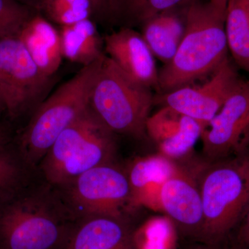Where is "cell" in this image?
Here are the masks:
<instances>
[{
  "label": "cell",
  "mask_w": 249,
  "mask_h": 249,
  "mask_svg": "<svg viewBox=\"0 0 249 249\" xmlns=\"http://www.w3.org/2000/svg\"><path fill=\"white\" fill-rule=\"evenodd\" d=\"M183 11L184 34L175 56L159 72L160 93L191 85L228 58L225 13L201 0H191Z\"/></svg>",
  "instance_id": "1"
},
{
  "label": "cell",
  "mask_w": 249,
  "mask_h": 249,
  "mask_svg": "<svg viewBox=\"0 0 249 249\" xmlns=\"http://www.w3.org/2000/svg\"><path fill=\"white\" fill-rule=\"evenodd\" d=\"M204 224L200 242L216 244L229 239L249 204V153L212 162L198 185Z\"/></svg>",
  "instance_id": "2"
},
{
  "label": "cell",
  "mask_w": 249,
  "mask_h": 249,
  "mask_svg": "<svg viewBox=\"0 0 249 249\" xmlns=\"http://www.w3.org/2000/svg\"><path fill=\"white\" fill-rule=\"evenodd\" d=\"M115 134L89 106L62 131L42 159L46 178L54 185H69L91 168L113 163Z\"/></svg>",
  "instance_id": "3"
},
{
  "label": "cell",
  "mask_w": 249,
  "mask_h": 249,
  "mask_svg": "<svg viewBox=\"0 0 249 249\" xmlns=\"http://www.w3.org/2000/svg\"><path fill=\"white\" fill-rule=\"evenodd\" d=\"M104 55L83 67L40 104L19 139V154L24 163L33 165L42 160L62 131L89 107Z\"/></svg>",
  "instance_id": "4"
},
{
  "label": "cell",
  "mask_w": 249,
  "mask_h": 249,
  "mask_svg": "<svg viewBox=\"0 0 249 249\" xmlns=\"http://www.w3.org/2000/svg\"><path fill=\"white\" fill-rule=\"evenodd\" d=\"M153 104L150 88L129 78L105 54L89 98L98 119L114 134L142 139Z\"/></svg>",
  "instance_id": "5"
},
{
  "label": "cell",
  "mask_w": 249,
  "mask_h": 249,
  "mask_svg": "<svg viewBox=\"0 0 249 249\" xmlns=\"http://www.w3.org/2000/svg\"><path fill=\"white\" fill-rule=\"evenodd\" d=\"M20 191L0 203V249H55L65 233L56 217Z\"/></svg>",
  "instance_id": "6"
},
{
  "label": "cell",
  "mask_w": 249,
  "mask_h": 249,
  "mask_svg": "<svg viewBox=\"0 0 249 249\" xmlns=\"http://www.w3.org/2000/svg\"><path fill=\"white\" fill-rule=\"evenodd\" d=\"M50 82L19 36L0 40V103L10 117L20 116L38 102Z\"/></svg>",
  "instance_id": "7"
},
{
  "label": "cell",
  "mask_w": 249,
  "mask_h": 249,
  "mask_svg": "<svg viewBox=\"0 0 249 249\" xmlns=\"http://www.w3.org/2000/svg\"><path fill=\"white\" fill-rule=\"evenodd\" d=\"M203 151L211 163L247 152L249 147V79L241 80L220 110L204 126Z\"/></svg>",
  "instance_id": "8"
},
{
  "label": "cell",
  "mask_w": 249,
  "mask_h": 249,
  "mask_svg": "<svg viewBox=\"0 0 249 249\" xmlns=\"http://www.w3.org/2000/svg\"><path fill=\"white\" fill-rule=\"evenodd\" d=\"M69 185L72 201L83 213L124 219L123 210L129 206L130 186L127 173L113 163L91 168Z\"/></svg>",
  "instance_id": "9"
},
{
  "label": "cell",
  "mask_w": 249,
  "mask_h": 249,
  "mask_svg": "<svg viewBox=\"0 0 249 249\" xmlns=\"http://www.w3.org/2000/svg\"><path fill=\"white\" fill-rule=\"evenodd\" d=\"M242 80L229 57L200 85H185L169 92L160 93L154 103H160L201 124H209L220 110Z\"/></svg>",
  "instance_id": "10"
},
{
  "label": "cell",
  "mask_w": 249,
  "mask_h": 249,
  "mask_svg": "<svg viewBox=\"0 0 249 249\" xmlns=\"http://www.w3.org/2000/svg\"><path fill=\"white\" fill-rule=\"evenodd\" d=\"M104 45L107 56L129 78L146 88H157L155 56L142 34L124 27L106 36Z\"/></svg>",
  "instance_id": "11"
},
{
  "label": "cell",
  "mask_w": 249,
  "mask_h": 249,
  "mask_svg": "<svg viewBox=\"0 0 249 249\" xmlns=\"http://www.w3.org/2000/svg\"><path fill=\"white\" fill-rule=\"evenodd\" d=\"M159 195L162 208L178 230L199 242L204 214L200 192L196 183L181 173L163 183Z\"/></svg>",
  "instance_id": "12"
},
{
  "label": "cell",
  "mask_w": 249,
  "mask_h": 249,
  "mask_svg": "<svg viewBox=\"0 0 249 249\" xmlns=\"http://www.w3.org/2000/svg\"><path fill=\"white\" fill-rule=\"evenodd\" d=\"M133 229L125 219L109 216H88L65 231L63 249H134Z\"/></svg>",
  "instance_id": "13"
},
{
  "label": "cell",
  "mask_w": 249,
  "mask_h": 249,
  "mask_svg": "<svg viewBox=\"0 0 249 249\" xmlns=\"http://www.w3.org/2000/svg\"><path fill=\"white\" fill-rule=\"evenodd\" d=\"M18 36L40 71L47 76H53L63 58L59 31L42 16L36 15Z\"/></svg>",
  "instance_id": "14"
},
{
  "label": "cell",
  "mask_w": 249,
  "mask_h": 249,
  "mask_svg": "<svg viewBox=\"0 0 249 249\" xmlns=\"http://www.w3.org/2000/svg\"><path fill=\"white\" fill-rule=\"evenodd\" d=\"M130 186V207L146 205L152 187L161 186L181 173L173 160L161 154L134 160L127 172Z\"/></svg>",
  "instance_id": "15"
},
{
  "label": "cell",
  "mask_w": 249,
  "mask_h": 249,
  "mask_svg": "<svg viewBox=\"0 0 249 249\" xmlns=\"http://www.w3.org/2000/svg\"><path fill=\"white\" fill-rule=\"evenodd\" d=\"M177 10L159 15L142 25L144 40L154 56L165 65L175 56L184 34V16L181 18Z\"/></svg>",
  "instance_id": "16"
},
{
  "label": "cell",
  "mask_w": 249,
  "mask_h": 249,
  "mask_svg": "<svg viewBox=\"0 0 249 249\" xmlns=\"http://www.w3.org/2000/svg\"><path fill=\"white\" fill-rule=\"evenodd\" d=\"M59 33L62 57L70 61L85 67L104 54L103 41L96 25L89 18L63 26Z\"/></svg>",
  "instance_id": "17"
},
{
  "label": "cell",
  "mask_w": 249,
  "mask_h": 249,
  "mask_svg": "<svg viewBox=\"0 0 249 249\" xmlns=\"http://www.w3.org/2000/svg\"><path fill=\"white\" fill-rule=\"evenodd\" d=\"M225 33L234 62L249 73V0H229Z\"/></svg>",
  "instance_id": "18"
},
{
  "label": "cell",
  "mask_w": 249,
  "mask_h": 249,
  "mask_svg": "<svg viewBox=\"0 0 249 249\" xmlns=\"http://www.w3.org/2000/svg\"><path fill=\"white\" fill-rule=\"evenodd\" d=\"M191 0H113L109 16L127 27L143 25L163 13L178 9Z\"/></svg>",
  "instance_id": "19"
},
{
  "label": "cell",
  "mask_w": 249,
  "mask_h": 249,
  "mask_svg": "<svg viewBox=\"0 0 249 249\" xmlns=\"http://www.w3.org/2000/svg\"><path fill=\"white\" fill-rule=\"evenodd\" d=\"M170 219L156 218L132 231L134 249H177L178 232Z\"/></svg>",
  "instance_id": "20"
},
{
  "label": "cell",
  "mask_w": 249,
  "mask_h": 249,
  "mask_svg": "<svg viewBox=\"0 0 249 249\" xmlns=\"http://www.w3.org/2000/svg\"><path fill=\"white\" fill-rule=\"evenodd\" d=\"M204 126L199 121L182 114L178 130L169 138L160 142V154L172 160L188 155L201 138Z\"/></svg>",
  "instance_id": "21"
},
{
  "label": "cell",
  "mask_w": 249,
  "mask_h": 249,
  "mask_svg": "<svg viewBox=\"0 0 249 249\" xmlns=\"http://www.w3.org/2000/svg\"><path fill=\"white\" fill-rule=\"evenodd\" d=\"M5 144L0 145V203L20 191L24 179V161Z\"/></svg>",
  "instance_id": "22"
},
{
  "label": "cell",
  "mask_w": 249,
  "mask_h": 249,
  "mask_svg": "<svg viewBox=\"0 0 249 249\" xmlns=\"http://www.w3.org/2000/svg\"><path fill=\"white\" fill-rule=\"evenodd\" d=\"M46 15L59 25H70L89 18L92 14L90 0H42Z\"/></svg>",
  "instance_id": "23"
},
{
  "label": "cell",
  "mask_w": 249,
  "mask_h": 249,
  "mask_svg": "<svg viewBox=\"0 0 249 249\" xmlns=\"http://www.w3.org/2000/svg\"><path fill=\"white\" fill-rule=\"evenodd\" d=\"M33 16L27 5L17 0H0V40L19 35Z\"/></svg>",
  "instance_id": "24"
},
{
  "label": "cell",
  "mask_w": 249,
  "mask_h": 249,
  "mask_svg": "<svg viewBox=\"0 0 249 249\" xmlns=\"http://www.w3.org/2000/svg\"><path fill=\"white\" fill-rule=\"evenodd\" d=\"M237 243L245 249H249V204L245 215L239 224Z\"/></svg>",
  "instance_id": "25"
},
{
  "label": "cell",
  "mask_w": 249,
  "mask_h": 249,
  "mask_svg": "<svg viewBox=\"0 0 249 249\" xmlns=\"http://www.w3.org/2000/svg\"><path fill=\"white\" fill-rule=\"evenodd\" d=\"M92 14L109 16L113 0H90Z\"/></svg>",
  "instance_id": "26"
},
{
  "label": "cell",
  "mask_w": 249,
  "mask_h": 249,
  "mask_svg": "<svg viewBox=\"0 0 249 249\" xmlns=\"http://www.w3.org/2000/svg\"><path fill=\"white\" fill-rule=\"evenodd\" d=\"M227 241V240L216 244H207L198 242L199 244H197V245L192 246V247L187 249H245L240 247L237 243L234 245L228 246L226 244Z\"/></svg>",
  "instance_id": "27"
},
{
  "label": "cell",
  "mask_w": 249,
  "mask_h": 249,
  "mask_svg": "<svg viewBox=\"0 0 249 249\" xmlns=\"http://www.w3.org/2000/svg\"><path fill=\"white\" fill-rule=\"evenodd\" d=\"M209 1L210 4L213 6L215 9L226 14L229 0H209Z\"/></svg>",
  "instance_id": "28"
},
{
  "label": "cell",
  "mask_w": 249,
  "mask_h": 249,
  "mask_svg": "<svg viewBox=\"0 0 249 249\" xmlns=\"http://www.w3.org/2000/svg\"><path fill=\"white\" fill-rule=\"evenodd\" d=\"M17 1H19V2L22 3V4L30 6L31 5L34 4L37 0H17Z\"/></svg>",
  "instance_id": "29"
},
{
  "label": "cell",
  "mask_w": 249,
  "mask_h": 249,
  "mask_svg": "<svg viewBox=\"0 0 249 249\" xmlns=\"http://www.w3.org/2000/svg\"><path fill=\"white\" fill-rule=\"evenodd\" d=\"M4 143H6V137L3 131L0 128V145Z\"/></svg>",
  "instance_id": "30"
},
{
  "label": "cell",
  "mask_w": 249,
  "mask_h": 249,
  "mask_svg": "<svg viewBox=\"0 0 249 249\" xmlns=\"http://www.w3.org/2000/svg\"><path fill=\"white\" fill-rule=\"evenodd\" d=\"M3 109H4V108H3L2 106H1V103H0V112H1V111Z\"/></svg>",
  "instance_id": "31"
}]
</instances>
